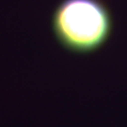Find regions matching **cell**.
Returning <instances> with one entry per match:
<instances>
[{
	"instance_id": "cell-1",
	"label": "cell",
	"mask_w": 127,
	"mask_h": 127,
	"mask_svg": "<svg viewBox=\"0 0 127 127\" xmlns=\"http://www.w3.org/2000/svg\"><path fill=\"white\" fill-rule=\"evenodd\" d=\"M114 19L104 0H61L51 15L55 40L72 54L102 49L112 36Z\"/></svg>"
}]
</instances>
